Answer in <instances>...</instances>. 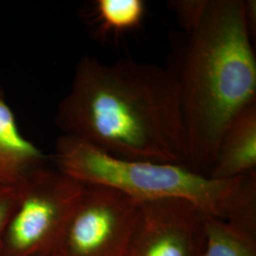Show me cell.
Returning <instances> with one entry per match:
<instances>
[{
	"label": "cell",
	"mask_w": 256,
	"mask_h": 256,
	"mask_svg": "<svg viewBox=\"0 0 256 256\" xmlns=\"http://www.w3.org/2000/svg\"><path fill=\"white\" fill-rule=\"evenodd\" d=\"M84 185L50 256H128L140 200L108 186Z\"/></svg>",
	"instance_id": "cell-5"
},
{
	"label": "cell",
	"mask_w": 256,
	"mask_h": 256,
	"mask_svg": "<svg viewBox=\"0 0 256 256\" xmlns=\"http://www.w3.org/2000/svg\"><path fill=\"white\" fill-rule=\"evenodd\" d=\"M256 104L250 106L224 131L209 176L230 180L256 173Z\"/></svg>",
	"instance_id": "cell-7"
},
{
	"label": "cell",
	"mask_w": 256,
	"mask_h": 256,
	"mask_svg": "<svg viewBox=\"0 0 256 256\" xmlns=\"http://www.w3.org/2000/svg\"><path fill=\"white\" fill-rule=\"evenodd\" d=\"M256 232L209 216L203 256H256Z\"/></svg>",
	"instance_id": "cell-9"
},
{
	"label": "cell",
	"mask_w": 256,
	"mask_h": 256,
	"mask_svg": "<svg viewBox=\"0 0 256 256\" xmlns=\"http://www.w3.org/2000/svg\"><path fill=\"white\" fill-rule=\"evenodd\" d=\"M146 12L142 0H97L94 14L102 34H114L133 30L140 26Z\"/></svg>",
	"instance_id": "cell-10"
},
{
	"label": "cell",
	"mask_w": 256,
	"mask_h": 256,
	"mask_svg": "<svg viewBox=\"0 0 256 256\" xmlns=\"http://www.w3.org/2000/svg\"><path fill=\"white\" fill-rule=\"evenodd\" d=\"M84 183L56 166L41 165L28 174L18 188L19 198L0 241L8 256H50Z\"/></svg>",
	"instance_id": "cell-4"
},
{
	"label": "cell",
	"mask_w": 256,
	"mask_h": 256,
	"mask_svg": "<svg viewBox=\"0 0 256 256\" xmlns=\"http://www.w3.org/2000/svg\"><path fill=\"white\" fill-rule=\"evenodd\" d=\"M52 160L84 184L108 186L138 200H186L210 216L256 232V173L214 180L185 165L120 158L64 135L56 140Z\"/></svg>",
	"instance_id": "cell-3"
},
{
	"label": "cell",
	"mask_w": 256,
	"mask_h": 256,
	"mask_svg": "<svg viewBox=\"0 0 256 256\" xmlns=\"http://www.w3.org/2000/svg\"><path fill=\"white\" fill-rule=\"evenodd\" d=\"M0 256H8L7 254H5L3 252H2V250H1V247H0Z\"/></svg>",
	"instance_id": "cell-14"
},
{
	"label": "cell",
	"mask_w": 256,
	"mask_h": 256,
	"mask_svg": "<svg viewBox=\"0 0 256 256\" xmlns=\"http://www.w3.org/2000/svg\"><path fill=\"white\" fill-rule=\"evenodd\" d=\"M46 164L48 156L19 131L0 90V187H18L32 170Z\"/></svg>",
	"instance_id": "cell-8"
},
{
	"label": "cell",
	"mask_w": 256,
	"mask_h": 256,
	"mask_svg": "<svg viewBox=\"0 0 256 256\" xmlns=\"http://www.w3.org/2000/svg\"><path fill=\"white\" fill-rule=\"evenodd\" d=\"M178 86L166 66L84 55L54 122L63 135L120 158L187 166Z\"/></svg>",
	"instance_id": "cell-1"
},
{
	"label": "cell",
	"mask_w": 256,
	"mask_h": 256,
	"mask_svg": "<svg viewBox=\"0 0 256 256\" xmlns=\"http://www.w3.org/2000/svg\"><path fill=\"white\" fill-rule=\"evenodd\" d=\"M18 187H0V241L18 202Z\"/></svg>",
	"instance_id": "cell-12"
},
{
	"label": "cell",
	"mask_w": 256,
	"mask_h": 256,
	"mask_svg": "<svg viewBox=\"0 0 256 256\" xmlns=\"http://www.w3.org/2000/svg\"><path fill=\"white\" fill-rule=\"evenodd\" d=\"M245 16L247 19L248 27L252 36H256V0H244Z\"/></svg>",
	"instance_id": "cell-13"
},
{
	"label": "cell",
	"mask_w": 256,
	"mask_h": 256,
	"mask_svg": "<svg viewBox=\"0 0 256 256\" xmlns=\"http://www.w3.org/2000/svg\"><path fill=\"white\" fill-rule=\"evenodd\" d=\"M187 167L209 176L230 124L256 104V56L244 0H210L200 24L172 41Z\"/></svg>",
	"instance_id": "cell-2"
},
{
	"label": "cell",
	"mask_w": 256,
	"mask_h": 256,
	"mask_svg": "<svg viewBox=\"0 0 256 256\" xmlns=\"http://www.w3.org/2000/svg\"><path fill=\"white\" fill-rule=\"evenodd\" d=\"M128 256H203L209 214L182 200H140Z\"/></svg>",
	"instance_id": "cell-6"
},
{
	"label": "cell",
	"mask_w": 256,
	"mask_h": 256,
	"mask_svg": "<svg viewBox=\"0 0 256 256\" xmlns=\"http://www.w3.org/2000/svg\"><path fill=\"white\" fill-rule=\"evenodd\" d=\"M210 0H171L167 3L182 32H191L200 24Z\"/></svg>",
	"instance_id": "cell-11"
}]
</instances>
